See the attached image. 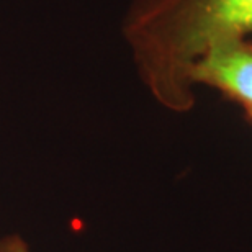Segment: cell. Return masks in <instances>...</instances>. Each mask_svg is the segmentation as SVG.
<instances>
[{
  "instance_id": "cell-2",
  "label": "cell",
  "mask_w": 252,
  "mask_h": 252,
  "mask_svg": "<svg viewBox=\"0 0 252 252\" xmlns=\"http://www.w3.org/2000/svg\"><path fill=\"white\" fill-rule=\"evenodd\" d=\"M190 84L218 90L252 113V41L236 38L218 43L203 53L190 67Z\"/></svg>"
},
{
  "instance_id": "cell-3",
  "label": "cell",
  "mask_w": 252,
  "mask_h": 252,
  "mask_svg": "<svg viewBox=\"0 0 252 252\" xmlns=\"http://www.w3.org/2000/svg\"><path fill=\"white\" fill-rule=\"evenodd\" d=\"M0 252H30V248L27 241L17 234H12L0 239Z\"/></svg>"
},
{
  "instance_id": "cell-4",
  "label": "cell",
  "mask_w": 252,
  "mask_h": 252,
  "mask_svg": "<svg viewBox=\"0 0 252 252\" xmlns=\"http://www.w3.org/2000/svg\"><path fill=\"white\" fill-rule=\"evenodd\" d=\"M244 117H246V120H248V122L252 125V113H248V115H244Z\"/></svg>"
},
{
  "instance_id": "cell-1",
  "label": "cell",
  "mask_w": 252,
  "mask_h": 252,
  "mask_svg": "<svg viewBox=\"0 0 252 252\" xmlns=\"http://www.w3.org/2000/svg\"><path fill=\"white\" fill-rule=\"evenodd\" d=\"M252 33V0H149L133 38L146 84L165 107L195 103L189 72L211 46Z\"/></svg>"
}]
</instances>
